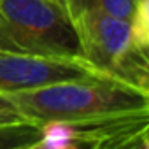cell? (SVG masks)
Wrapping results in <instances>:
<instances>
[{
    "mask_svg": "<svg viewBox=\"0 0 149 149\" xmlns=\"http://www.w3.org/2000/svg\"><path fill=\"white\" fill-rule=\"evenodd\" d=\"M23 119L97 125L149 116V91L109 76L60 81L0 95Z\"/></svg>",
    "mask_w": 149,
    "mask_h": 149,
    "instance_id": "obj_1",
    "label": "cell"
},
{
    "mask_svg": "<svg viewBox=\"0 0 149 149\" xmlns=\"http://www.w3.org/2000/svg\"><path fill=\"white\" fill-rule=\"evenodd\" d=\"M83 58L97 70L149 91V49L137 44L126 19L97 9H68Z\"/></svg>",
    "mask_w": 149,
    "mask_h": 149,
    "instance_id": "obj_2",
    "label": "cell"
},
{
    "mask_svg": "<svg viewBox=\"0 0 149 149\" xmlns=\"http://www.w3.org/2000/svg\"><path fill=\"white\" fill-rule=\"evenodd\" d=\"M0 49L83 58L68 13L58 0H0Z\"/></svg>",
    "mask_w": 149,
    "mask_h": 149,
    "instance_id": "obj_3",
    "label": "cell"
},
{
    "mask_svg": "<svg viewBox=\"0 0 149 149\" xmlns=\"http://www.w3.org/2000/svg\"><path fill=\"white\" fill-rule=\"evenodd\" d=\"M105 74L84 58L40 56L0 49V95Z\"/></svg>",
    "mask_w": 149,
    "mask_h": 149,
    "instance_id": "obj_4",
    "label": "cell"
},
{
    "mask_svg": "<svg viewBox=\"0 0 149 149\" xmlns=\"http://www.w3.org/2000/svg\"><path fill=\"white\" fill-rule=\"evenodd\" d=\"M147 118V116H144ZM137 119V118H135ZM132 121V119H126ZM125 121L116 123H97V125H76V123H44L42 125V135L21 147V149H90L91 144L97 140V137L109 130L114 125H119Z\"/></svg>",
    "mask_w": 149,
    "mask_h": 149,
    "instance_id": "obj_5",
    "label": "cell"
},
{
    "mask_svg": "<svg viewBox=\"0 0 149 149\" xmlns=\"http://www.w3.org/2000/svg\"><path fill=\"white\" fill-rule=\"evenodd\" d=\"M90 149H149V116L111 126Z\"/></svg>",
    "mask_w": 149,
    "mask_h": 149,
    "instance_id": "obj_6",
    "label": "cell"
},
{
    "mask_svg": "<svg viewBox=\"0 0 149 149\" xmlns=\"http://www.w3.org/2000/svg\"><path fill=\"white\" fill-rule=\"evenodd\" d=\"M42 135V125L33 121H14L0 125V149H21Z\"/></svg>",
    "mask_w": 149,
    "mask_h": 149,
    "instance_id": "obj_7",
    "label": "cell"
},
{
    "mask_svg": "<svg viewBox=\"0 0 149 149\" xmlns=\"http://www.w3.org/2000/svg\"><path fill=\"white\" fill-rule=\"evenodd\" d=\"M97 9L111 16L132 21L135 14V0H67L65 9Z\"/></svg>",
    "mask_w": 149,
    "mask_h": 149,
    "instance_id": "obj_8",
    "label": "cell"
},
{
    "mask_svg": "<svg viewBox=\"0 0 149 149\" xmlns=\"http://www.w3.org/2000/svg\"><path fill=\"white\" fill-rule=\"evenodd\" d=\"M58 2H60V4H61L63 7H65V4H67V0H58Z\"/></svg>",
    "mask_w": 149,
    "mask_h": 149,
    "instance_id": "obj_9",
    "label": "cell"
}]
</instances>
